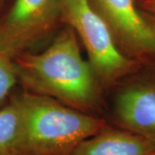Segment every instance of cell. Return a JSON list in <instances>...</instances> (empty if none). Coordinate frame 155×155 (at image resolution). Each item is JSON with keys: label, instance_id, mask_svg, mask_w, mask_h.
Returning <instances> with one entry per match:
<instances>
[{"label": "cell", "instance_id": "obj_7", "mask_svg": "<svg viewBox=\"0 0 155 155\" xmlns=\"http://www.w3.org/2000/svg\"><path fill=\"white\" fill-rule=\"evenodd\" d=\"M153 151L154 141L107 125L81 142L71 155H149Z\"/></svg>", "mask_w": 155, "mask_h": 155}, {"label": "cell", "instance_id": "obj_8", "mask_svg": "<svg viewBox=\"0 0 155 155\" xmlns=\"http://www.w3.org/2000/svg\"><path fill=\"white\" fill-rule=\"evenodd\" d=\"M20 112L12 97L0 110V155H19Z\"/></svg>", "mask_w": 155, "mask_h": 155}, {"label": "cell", "instance_id": "obj_5", "mask_svg": "<svg viewBox=\"0 0 155 155\" xmlns=\"http://www.w3.org/2000/svg\"><path fill=\"white\" fill-rule=\"evenodd\" d=\"M122 53L139 62L155 60V34L135 0H89Z\"/></svg>", "mask_w": 155, "mask_h": 155}, {"label": "cell", "instance_id": "obj_11", "mask_svg": "<svg viewBox=\"0 0 155 155\" xmlns=\"http://www.w3.org/2000/svg\"><path fill=\"white\" fill-rule=\"evenodd\" d=\"M141 12H142L143 16H144L145 18H146L147 22H148V24L150 25V27L152 28L153 31L155 34V16H153V15L147 14V13L143 12V11H141Z\"/></svg>", "mask_w": 155, "mask_h": 155}, {"label": "cell", "instance_id": "obj_2", "mask_svg": "<svg viewBox=\"0 0 155 155\" xmlns=\"http://www.w3.org/2000/svg\"><path fill=\"white\" fill-rule=\"evenodd\" d=\"M13 97L20 112L19 155H71L108 125L48 97L23 91Z\"/></svg>", "mask_w": 155, "mask_h": 155}, {"label": "cell", "instance_id": "obj_6", "mask_svg": "<svg viewBox=\"0 0 155 155\" xmlns=\"http://www.w3.org/2000/svg\"><path fill=\"white\" fill-rule=\"evenodd\" d=\"M114 115L119 127L155 142V79L133 82L121 89Z\"/></svg>", "mask_w": 155, "mask_h": 155}, {"label": "cell", "instance_id": "obj_13", "mask_svg": "<svg viewBox=\"0 0 155 155\" xmlns=\"http://www.w3.org/2000/svg\"><path fill=\"white\" fill-rule=\"evenodd\" d=\"M149 155H155V151H153V153H150Z\"/></svg>", "mask_w": 155, "mask_h": 155}, {"label": "cell", "instance_id": "obj_3", "mask_svg": "<svg viewBox=\"0 0 155 155\" xmlns=\"http://www.w3.org/2000/svg\"><path fill=\"white\" fill-rule=\"evenodd\" d=\"M60 8L61 22L77 35L100 84L111 85L136 71L140 62L118 48L89 0H60Z\"/></svg>", "mask_w": 155, "mask_h": 155}, {"label": "cell", "instance_id": "obj_9", "mask_svg": "<svg viewBox=\"0 0 155 155\" xmlns=\"http://www.w3.org/2000/svg\"><path fill=\"white\" fill-rule=\"evenodd\" d=\"M17 84V67L14 58L0 52V104Z\"/></svg>", "mask_w": 155, "mask_h": 155}, {"label": "cell", "instance_id": "obj_14", "mask_svg": "<svg viewBox=\"0 0 155 155\" xmlns=\"http://www.w3.org/2000/svg\"><path fill=\"white\" fill-rule=\"evenodd\" d=\"M135 1H136V0H135Z\"/></svg>", "mask_w": 155, "mask_h": 155}, {"label": "cell", "instance_id": "obj_1", "mask_svg": "<svg viewBox=\"0 0 155 155\" xmlns=\"http://www.w3.org/2000/svg\"><path fill=\"white\" fill-rule=\"evenodd\" d=\"M17 84L24 91L48 97L65 105L97 116L100 109V83L79 40L65 26L42 52H23L14 58Z\"/></svg>", "mask_w": 155, "mask_h": 155}, {"label": "cell", "instance_id": "obj_10", "mask_svg": "<svg viewBox=\"0 0 155 155\" xmlns=\"http://www.w3.org/2000/svg\"><path fill=\"white\" fill-rule=\"evenodd\" d=\"M136 4L141 11L155 16V0H136Z\"/></svg>", "mask_w": 155, "mask_h": 155}, {"label": "cell", "instance_id": "obj_4", "mask_svg": "<svg viewBox=\"0 0 155 155\" xmlns=\"http://www.w3.org/2000/svg\"><path fill=\"white\" fill-rule=\"evenodd\" d=\"M60 22V0H13L0 20V52L15 58L47 37Z\"/></svg>", "mask_w": 155, "mask_h": 155}, {"label": "cell", "instance_id": "obj_12", "mask_svg": "<svg viewBox=\"0 0 155 155\" xmlns=\"http://www.w3.org/2000/svg\"><path fill=\"white\" fill-rule=\"evenodd\" d=\"M4 2H5V0H0V7L3 5V4H4Z\"/></svg>", "mask_w": 155, "mask_h": 155}]
</instances>
